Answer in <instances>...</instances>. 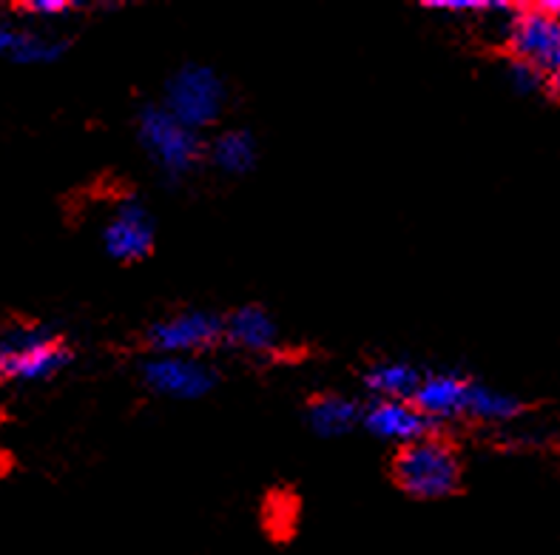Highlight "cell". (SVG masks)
<instances>
[{
  "label": "cell",
  "instance_id": "obj_11",
  "mask_svg": "<svg viewBox=\"0 0 560 555\" xmlns=\"http://www.w3.org/2000/svg\"><path fill=\"white\" fill-rule=\"evenodd\" d=\"M225 320V345L248 356H277L282 350V331L273 313L265 305H240L222 316Z\"/></svg>",
  "mask_w": 560,
  "mask_h": 555
},
{
  "label": "cell",
  "instance_id": "obj_6",
  "mask_svg": "<svg viewBox=\"0 0 560 555\" xmlns=\"http://www.w3.org/2000/svg\"><path fill=\"white\" fill-rule=\"evenodd\" d=\"M504 46L512 60L533 66L544 78L560 71V23L538 3H515Z\"/></svg>",
  "mask_w": 560,
  "mask_h": 555
},
{
  "label": "cell",
  "instance_id": "obj_18",
  "mask_svg": "<svg viewBox=\"0 0 560 555\" xmlns=\"http://www.w3.org/2000/svg\"><path fill=\"white\" fill-rule=\"evenodd\" d=\"M498 0H427L421 7L427 12H441V14H490L495 9Z\"/></svg>",
  "mask_w": 560,
  "mask_h": 555
},
{
  "label": "cell",
  "instance_id": "obj_7",
  "mask_svg": "<svg viewBox=\"0 0 560 555\" xmlns=\"http://www.w3.org/2000/svg\"><path fill=\"white\" fill-rule=\"evenodd\" d=\"M103 251L108 259L120 265L145 263L154 254L156 245V222L151 208L137 194H122L114 203L108 220L100 231Z\"/></svg>",
  "mask_w": 560,
  "mask_h": 555
},
{
  "label": "cell",
  "instance_id": "obj_19",
  "mask_svg": "<svg viewBox=\"0 0 560 555\" xmlns=\"http://www.w3.org/2000/svg\"><path fill=\"white\" fill-rule=\"evenodd\" d=\"M80 3H71V0H28V3H21L18 12H26L32 18H60V14L74 12Z\"/></svg>",
  "mask_w": 560,
  "mask_h": 555
},
{
  "label": "cell",
  "instance_id": "obj_1",
  "mask_svg": "<svg viewBox=\"0 0 560 555\" xmlns=\"http://www.w3.org/2000/svg\"><path fill=\"white\" fill-rule=\"evenodd\" d=\"M393 484L416 501H441L462 490L464 462L453 441L430 433L396 448L390 462Z\"/></svg>",
  "mask_w": 560,
  "mask_h": 555
},
{
  "label": "cell",
  "instance_id": "obj_10",
  "mask_svg": "<svg viewBox=\"0 0 560 555\" xmlns=\"http://www.w3.org/2000/svg\"><path fill=\"white\" fill-rule=\"evenodd\" d=\"M472 382L476 379H469L467 373H458V370H430V373L421 377L412 405L419 407L421 416L433 427L444 425V421L464 419V407H467Z\"/></svg>",
  "mask_w": 560,
  "mask_h": 555
},
{
  "label": "cell",
  "instance_id": "obj_16",
  "mask_svg": "<svg viewBox=\"0 0 560 555\" xmlns=\"http://www.w3.org/2000/svg\"><path fill=\"white\" fill-rule=\"evenodd\" d=\"M66 49H69V43H66L63 37L21 32L12 49V60L23 66H49L57 63V60L66 55Z\"/></svg>",
  "mask_w": 560,
  "mask_h": 555
},
{
  "label": "cell",
  "instance_id": "obj_20",
  "mask_svg": "<svg viewBox=\"0 0 560 555\" xmlns=\"http://www.w3.org/2000/svg\"><path fill=\"white\" fill-rule=\"evenodd\" d=\"M18 35H21V32H14V28H9V26H0V55L12 57V49H14V43H18Z\"/></svg>",
  "mask_w": 560,
  "mask_h": 555
},
{
  "label": "cell",
  "instance_id": "obj_2",
  "mask_svg": "<svg viewBox=\"0 0 560 555\" xmlns=\"http://www.w3.org/2000/svg\"><path fill=\"white\" fill-rule=\"evenodd\" d=\"M71 359V345L49 325H12L0 334V384L46 382Z\"/></svg>",
  "mask_w": 560,
  "mask_h": 555
},
{
  "label": "cell",
  "instance_id": "obj_17",
  "mask_svg": "<svg viewBox=\"0 0 560 555\" xmlns=\"http://www.w3.org/2000/svg\"><path fill=\"white\" fill-rule=\"evenodd\" d=\"M506 80H510L512 89L521 94H535L540 92V89H547V78H544L538 69L521 63V60H512V57L510 63H506Z\"/></svg>",
  "mask_w": 560,
  "mask_h": 555
},
{
  "label": "cell",
  "instance_id": "obj_14",
  "mask_svg": "<svg viewBox=\"0 0 560 555\" xmlns=\"http://www.w3.org/2000/svg\"><path fill=\"white\" fill-rule=\"evenodd\" d=\"M424 370L416 368L407 359H382L364 370V388L373 398H398V402H412L419 391Z\"/></svg>",
  "mask_w": 560,
  "mask_h": 555
},
{
  "label": "cell",
  "instance_id": "obj_15",
  "mask_svg": "<svg viewBox=\"0 0 560 555\" xmlns=\"http://www.w3.org/2000/svg\"><path fill=\"white\" fill-rule=\"evenodd\" d=\"M521 413H524V405L512 393L495 391V388L481 382H472V388H469L467 407H464L467 419L481 421V425H506V421L518 419Z\"/></svg>",
  "mask_w": 560,
  "mask_h": 555
},
{
  "label": "cell",
  "instance_id": "obj_3",
  "mask_svg": "<svg viewBox=\"0 0 560 555\" xmlns=\"http://www.w3.org/2000/svg\"><path fill=\"white\" fill-rule=\"evenodd\" d=\"M137 140L154 169L168 180L191 177L206 163V140L199 131L183 126L160 103L137 112Z\"/></svg>",
  "mask_w": 560,
  "mask_h": 555
},
{
  "label": "cell",
  "instance_id": "obj_5",
  "mask_svg": "<svg viewBox=\"0 0 560 555\" xmlns=\"http://www.w3.org/2000/svg\"><path fill=\"white\" fill-rule=\"evenodd\" d=\"M142 345L151 356H197L202 359L211 350L225 345V320L220 313L188 308L168 313L145 327Z\"/></svg>",
  "mask_w": 560,
  "mask_h": 555
},
{
  "label": "cell",
  "instance_id": "obj_9",
  "mask_svg": "<svg viewBox=\"0 0 560 555\" xmlns=\"http://www.w3.org/2000/svg\"><path fill=\"white\" fill-rule=\"evenodd\" d=\"M362 427L373 439L405 448L410 441L435 433V427L419 413L412 402L398 398H370L362 407Z\"/></svg>",
  "mask_w": 560,
  "mask_h": 555
},
{
  "label": "cell",
  "instance_id": "obj_8",
  "mask_svg": "<svg viewBox=\"0 0 560 555\" xmlns=\"http://www.w3.org/2000/svg\"><path fill=\"white\" fill-rule=\"evenodd\" d=\"M142 384L174 402H197L217 388V370L197 356H149L142 362Z\"/></svg>",
  "mask_w": 560,
  "mask_h": 555
},
{
  "label": "cell",
  "instance_id": "obj_12",
  "mask_svg": "<svg viewBox=\"0 0 560 555\" xmlns=\"http://www.w3.org/2000/svg\"><path fill=\"white\" fill-rule=\"evenodd\" d=\"M362 402L345 393H319L307 402V425L322 439H341L362 427Z\"/></svg>",
  "mask_w": 560,
  "mask_h": 555
},
{
  "label": "cell",
  "instance_id": "obj_21",
  "mask_svg": "<svg viewBox=\"0 0 560 555\" xmlns=\"http://www.w3.org/2000/svg\"><path fill=\"white\" fill-rule=\"evenodd\" d=\"M540 9H544V12H549L555 18V21L560 23V0H544V3H538Z\"/></svg>",
  "mask_w": 560,
  "mask_h": 555
},
{
  "label": "cell",
  "instance_id": "obj_13",
  "mask_svg": "<svg viewBox=\"0 0 560 555\" xmlns=\"http://www.w3.org/2000/svg\"><path fill=\"white\" fill-rule=\"evenodd\" d=\"M259 146L248 128H222L206 142V163L225 174V177H242L256 169Z\"/></svg>",
  "mask_w": 560,
  "mask_h": 555
},
{
  "label": "cell",
  "instance_id": "obj_4",
  "mask_svg": "<svg viewBox=\"0 0 560 555\" xmlns=\"http://www.w3.org/2000/svg\"><path fill=\"white\" fill-rule=\"evenodd\" d=\"M228 103V85L225 80L202 63H185L179 66L168 80H165L163 103L160 106L177 117L183 126L194 128V131H206V128L217 126L225 112Z\"/></svg>",
  "mask_w": 560,
  "mask_h": 555
}]
</instances>
